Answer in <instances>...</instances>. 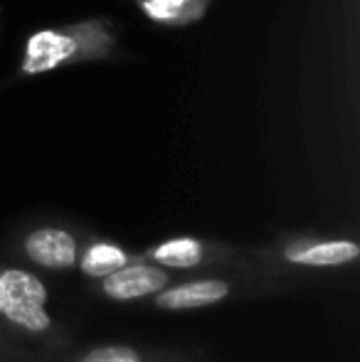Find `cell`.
Listing matches in <instances>:
<instances>
[{
    "mask_svg": "<svg viewBox=\"0 0 360 362\" xmlns=\"http://www.w3.org/2000/svg\"><path fill=\"white\" fill-rule=\"evenodd\" d=\"M87 237L79 227L57 219H40L20 229L13 242V252L28 267L47 274H72L77 272L79 249Z\"/></svg>",
    "mask_w": 360,
    "mask_h": 362,
    "instance_id": "6",
    "label": "cell"
},
{
    "mask_svg": "<svg viewBox=\"0 0 360 362\" xmlns=\"http://www.w3.org/2000/svg\"><path fill=\"white\" fill-rule=\"evenodd\" d=\"M129 57L121 45V25L114 18L74 20V23L50 25L30 33L20 47L18 67L0 89L15 81L37 79V76L59 72V69L82 67V64H111Z\"/></svg>",
    "mask_w": 360,
    "mask_h": 362,
    "instance_id": "1",
    "label": "cell"
},
{
    "mask_svg": "<svg viewBox=\"0 0 360 362\" xmlns=\"http://www.w3.org/2000/svg\"><path fill=\"white\" fill-rule=\"evenodd\" d=\"M267 291H284V286L267 276H257V274L222 272L173 281L149 300L151 308L161 310V313H190V310L227 303L240 296L267 293Z\"/></svg>",
    "mask_w": 360,
    "mask_h": 362,
    "instance_id": "5",
    "label": "cell"
},
{
    "mask_svg": "<svg viewBox=\"0 0 360 362\" xmlns=\"http://www.w3.org/2000/svg\"><path fill=\"white\" fill-rule=\"evenodd\" d=\"M175 276L178 274L170 269H163L146 259H136V262L121 267L119 272L109 274L99 281H91V293L111 300V303H141L170 286Z\"/></svg>",
    "mask_w": 360,
    "mask_h": 362,
    "instance_id": "7",
    "label": "cell"
},
{
    "mask_svg": "<svg viewBox=\"0 0 360 362\" xmlns=\"http://www.w3.org/2000/svg\"><path fill=\"white\" fill-rule=\"evenodd\" d=\"M0 18H3V10H0Z\"/></svg>",
    "mask_w": 360,
    "mask_h": 362,
    "instance_id": "11",
    "label": "cell"
},
{
    "mask_svg": "<svg viewBox=\"0 0 360 362\" xmlns=\"http://www.w3.org/2000/svg\"><path fill=\"white\" fill-rule=\"evenodd\" d=\"M262 276L286 284L294 276L323 272H343L360 259V244L351 234L279 232L269 244L247 249Z\"/></svg>",
    "mask_w": 360,
    "mask_h": 362,
    "instance_id": "3",
    "label": "cell"
},
{
    "mask_svg": "<svg viewBox=\"0 0 360 362\" xmlns=\"http://www.w3.org/2000/svg\"><path fill=\"white\" fill-rule=\"evenodd\" d=\"M139 252H131L129 247L114 242L109 237H96V234H87L79 249V262L77 272L84 279L91 281H99V279L109 276V274L119 272L121 267L136 262Z\"/></svg>",
    "mask_w": 360,
    "mask_h": 362,
    "instance_id": "9",
    "label": "cell"
},
{
    "mask_svg": "<svg viewBox=\"0 0 360 362\" xmlns=\"http://www.w3.org/2000/svg\"><path fill=\"white\" fill-rule=\"evenodd\" d=\"M212 3H215V0H212Z\"/></svg>",
    "mask_w": 360,
    "mask_h": 362,
    "instance_id": "12",
    "label": "cell"
},
{
    "mask_svg": "<svg viewBox=\"0 0 360 362\" xmlns=\"http://www.w3.org/2000/svg\"><path fill=\"white\" fill-rule=\"evenodd\" d=\"M50 300V288L37 272L0 264V340L5 348L40 362L64 353L69 335Z\"/></svg>",
    "mask_w": 360,
    "mask_h": 362,
    "instance_id": "2",
    "label": "cell"
},
{
    "mask_svg": "<svg viewBox=\"0 0 360 362\" xmlns=\"http://www.w3.org/2000/svg\"><path fill=\"white\" fill-rule=\"evenodd\" d=\"M47 362H197V358L182 350L141 348L131 343H99L74 353H59Z\"/></svg>",
    "mask_w": 360,
    "mask_h": 362,
    "instance_id": "8",
    "label": "cell"
},
{
    "mask_svg": "<svg viewBox=\"0 0 360 362\" xmlns=\"http://www.w3.org/2000/svg\"><path fill=\"white\" fill-rule=\"evenodd\" d=\"M136 10L161 28H190L202 23L212 0H134Z\"/></svg>",
    "mask_w": 360,
    "mask_h": 362,
    "instance_id": "10",
    "label": "cell"
},
{
    "mask_svg": "<svg viewBox=\"0 0 360 362\" xmlns=\"http://www.w3.org/2000/svg\"><path fill=\"white\" fill-rule=\"evenodd\" d=\"M139 259L153 262L175 274H197V272H242L257 274L245 247L207 237H192V234H175L161 242L139 249Z\"/></svg>",
    "mask_w": 360,
    "mask_h": 362,
    "instance_id": "4",
    "label": "cell"
}]
</instances>
